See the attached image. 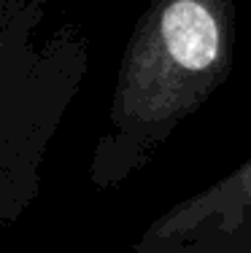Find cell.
Listing matches in <instances>:
<instances>
[{"mask_svg": "<svg viewBox=\"0 0 251 253\" xmlns=\"http://www.w3.org/2000/svg\"><path fill=\"white\" fill-rule=\"evenodd\" d=\"M162 38L176 62L200 70L216 59L219 30L205 8L195 0H176L162 16Z\"/></svg>", "mask_w": 251, "mask_h": 253, "instance_id": "obj_1", "label": "cell"}]
</instances>
